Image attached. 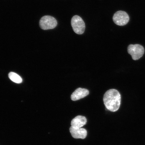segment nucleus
Wrapping results in <instances>:
<instances>
[{"label":"nucleus","instance_id":"1","mask_svg":"<svg viewBox=\"0 0 145 145\" xmlns=\"http://www.w3.org/2000/svg\"><path fill=\"white\" fill-rule=\"evenodd\" d=\"M103 101L105 106L108 110L112 112L117 111L121 105L120 94L117 90H109L105 93Z\"/></svg>","mask_w":145,"mask_h":145},{"label":"nucleus","instance_id":"2","mask_svg":"<svg viewBox=\"0 0 145 145\" xmlns=\"http://www.w3.org/2000/svg\"><path fill=\"white\" fill-rule=\"evenodd\" d=\"M71 24L74 32L78 34L81 35L84 32L86 25L82 18L79 16L76 15L72 18Z\"/></svg>","mask_w":145,"mask_h":145},{"label":"nucleus","instance_id":"3","mask_svg":"<svg viewBox=\"0 0 145 145\" xmlns=\"http://www.w3.org/2000/svg\"><path fill=\"white\" fill-rule=\"evenodd\" d=\"M128 52L131 55L132 59L137 60L142 57L144 49V47L140 44H130L128 46Z\"/></svg>","mask_w":145,"mask_h":145},{"label":"nucleus","instance_id":"4","mask_svg":"<svg viewBox=\"0 0 145 145\" xmlns=\"http://www.w3.org/2000/svg\"><path fill=\"white\" fill-rule=\"evenodd\" d=\"M57 22L55 18L50 16H44L40 21L39 25L43 30L51 29L57 26Z\"/></svg>","mask_w":145,"mask_h":145},{"label":"nucleus","instance_id":"5","mask_svg":"<svg viewBox=\"0 0 145 145\" xmlns=\"http://www.w3.org/2000/svg\"><path fill=\"white\" fill-rule=\"evenodd\" d=\"M114 23L118 26H123L128 23L129 20V16L126 12L120 10L116 12L113 17Z\"/></svg>","mask_w":145,"mask_h":145},{"label":"nucleus","instance_id":"6","mask_svg":"<svg viewBox=\"0 0 145 145\" xmlns=\"http://www.w3.org/2000/svg\"><path fill=\"white\" fill-rule=\"evenodd\" d=\"M70 131L72 137L74 138L84 139L87 137V131L82 128H76L71 127Z\"/></svg>","mask_w":145,"mask_h":145},{"label":"nucleus","instance_id":"7","mask_svg":"<svg viewBox=\"0 0 145 145\" xmlns=\"http://www.w3.org/2000/svg\"><path fill=\"white\" fill-rule=\"evenodd\" d=\"M89 94V91L86 89L78 88L72 94L71 99L72 101L79 100L86 97Z\"/></svg>","mask_w":145,"mask_h":145},{"label":"nucleus","instance_id":"8","mask_svg":"<svg viewBox=\"0 0 145 145\" xmlns=\"http://www.w3.org/2000/svg\"><path fill=\"white\" fill-rule=\"evenodd\" d=\"M87 120L86 117L81 116H78L72 120L71 125L76 128H81L87 123Z\"/></svg>","mask_w":145,"mask_h":145},{"label":"nucleus","instance_id":"9","mask_svg":"<svg viewBox=\"0 0 145 145\" xmlns=\"http://www.w3.org/2000/svg\"><path fill=\"white\" fill-rule=\"evenodd\" d=\"M8 77L12 81L16 83H21L22 82V79L18 74L13 72H11L8 74Z\"/></svg>","mask_w":145,"mask_h":145}]
</instances>
